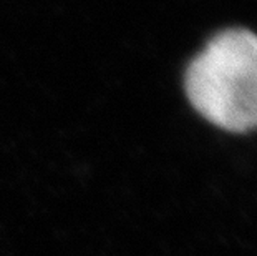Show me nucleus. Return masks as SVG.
Returning <instances> with one entry per match:
<instances>
[{
  "label": "nucleus",
  "instance_id": "f257e3e1",
  "mask_svg": "<svg viewBox=\"0 0 257 256\" xmlns=\"http://www.w3.org/2000/svg\"><path fill=\"white\" fill-rule=\"evenodd\" d=\"M186 94L206 120L229 132L257 128V35H216L186 72Z\"/></svg>",
  "mask_w": 257,
  "mask_h": 256
}]
</instances>
